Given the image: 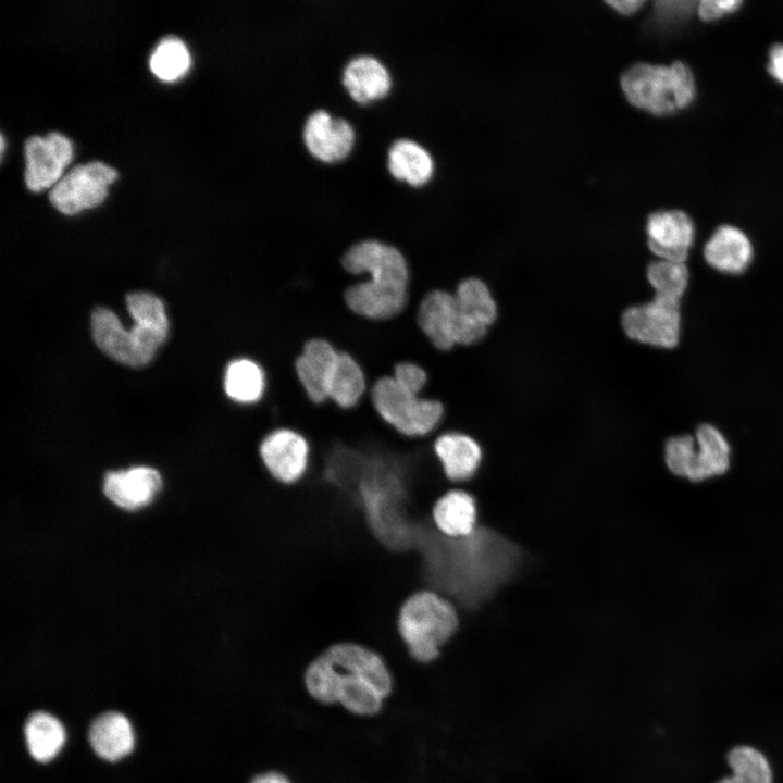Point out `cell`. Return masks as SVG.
Here are the masks:
<instances>
[{"label": "cell", "mask_w": 783, "mask_h": 783, "mask_svg": "<svg viewBox=\"0 0 783 783\" xmlns=\"http://www.w3.org/2000/svg\"><path fill=\"white\" fill-rule=\"evenodd\" d=\"M301 680L316 704L339 706L359 718L380 714L395 687L387 658L353 641L327 646L304 666Z\"/></svg>", "instance_id": "6da1fadb"}, {"label": "cell", "mask_w": 783, "mask_h": 783, "mask_svg": "<svg viewBox=\"0 0 783 783\" xmlns=\"http://www.w3.org/2000/svg\"><path fill=\"white\" fill-rule=\"evenodd\" d=\"M127 310L134 320L125 330L116 314L107 308H97L91 315L92 337L109 357L129 366L147 364L163 344L169 322L163 302L148 293H130L126 297Z\"/></svg>", "instance_id": "7a4b0ae2"}, {"label": "cell", "mask_w": 783, "mask_h": 783, "mask_svg": "<svg viewBox=\"0 0 783 783\" xmlns=\"http://www.w3.org/2000/svg\"><path fill=\"white\" fill-rule=\"evenodd\" d=\"M458 627L459 616L452 602L432 589L410 595L397 619V631L407 655L418 664L437 660Z\"/></svg>", "instance_id": "3957f363"}, {"label": "cell", "mask_w": 783, "mask_h": 783, "mask_svg": "<svg viewBox=\"0 0 783 783\" xmlns=\"http://www.w3.org/2000/svg\"><path fill=\"white\" fill-rule=\"evenodd\" d=\"M621 86L633 105L657 115L685 109L696 96L694 75L681 61L668 66L634 64L622 75Z\"/></svg>", "instance_id": "277c9868"}, {"label": "cell", "mask_w": 783, "mask_h": 783, "mask_svg": "<svg viewBox=\"0 0 783 783\" xmlns=\"http://www.w3.org/2000/svg\"><path fill=\"white\" fill-rule=\"evenodd\" d=\"M368 395L378 418L408 438L428 436L445 417L442 400L412 394L402 388L391 375L382 376L372 383Z\"/></svg>", "instance_id": "5b68a950"}, {"label": "cell", "mask_w": 783, "mask_h": 783, "mask_svg": "<svg viewBox=\"0 0 783 783\" xmlns=\"http://www.w3.org/2000/svg\"><path fill=\"white\" fill-rule=\"evenodd\" d=\"M620 324L633 341L656 348H674L681 334L680 301L654 296L647 302L626 307Z\"/></svg>", "instance_id": "8992f818"}, {"label": "cell", "mask_w": 783, "mask_h": 783, "mask_svg": "<svg viewBox=\"0 0 783 783\" xmlns=\"http://www.w3.org/2000/svg\"><path fill=\"white\" fill-rule=\"evenodd\" d=\"M452 294L456 347L482 341L498 316V304L490 288L482 278L469 276L457 283Z\"/></svg>", "instance_id": "52a82bcc"}, {"label": "cell", "mask_w": 783, "mask_h": 783, "mask_svg": "<svg viewBox=\"0 0 783 783\" xmlns=\"http://www.w3.org/2000/svg\"><path fill=\"white\" fill-rule=\"evenodd\" d=\"M340 263L351 276L362 279L411 286L410 265L406 254L396 246L375 238L361 239L350 245Z\"/></svg>", "instance_id": "ba28073f"}, {"label": "cell", "mask_w": 783, "mask_h": 783, "mask_svg": "<svg viewBox=\"0 0 783 783\" xmlns=\"http://www.w3.org/2000/svg\"><path fill=\"white\" fill-rule=\"evenodd\" d=\"M116 171L100 161L77 164L51 187L50 202L64 214H74L102 202Z\"/></svg>", "instance_id": "9c48e42d"}, {"label": "cell", "mask_w": 783, "mask_h": 783, "mask_svg": "<svg viewBox=\"0 0 783 783\" xmlns=\"http://www.w3.org/2000/svg\"><path fill=\"white\" fill-rule=\"evenodd\" d=\"M309 440L298 431L279 427L260 443L259 456L269 474L278 483L294 485L307 473Z\"/></svg>", "instance_id": "30bf717a"}, {"label": "cell", "mask_w": 783, "mask_h": 783, "mask_svg": "<svg viewBox=\"0 0 783 783\" xmlns=\"http://www.w3.org/2000/svg\"><path fill=\"white\" fill-rule=\"evenodd\" d=\"M347 308L357 316L387 322L402 315L410 304V287L364 277L344 291Z\"/></svg>", "instance_id": "8fae6325"}, {"label": "cell", "mask_w": 783, "mask_h": 783, "mask_svg": "<svg viewBox=\"0 0 783 783\" xmlns=\"http://www.w3.org/2000/svg\"><path fill=\"white\" fill-rule=\"evenodd\" d=\"M71 140L59 132L34 135L25 140V183L38 191L53 186L72 159Z\"/></svg>", "instance_id": "7c38bea8"}, {"label": "cell", "mask_w": 783, "mask_h": 783, "mask_svg": "<svg viewBox=\"0 0 783 783\" xmlns=\"http://www.w3.org/2000/svg\"><path fill=\"white\" fill-rule=\"evenodd\" d=\"M647 246L660 260L685 262L695 239L692 219L680 210L651 213L646 223Z\"/></svg>", "instance_id": "4fadbf2b"}, {"label": "cell", "mask_w": 783, "mask_h": 783, "mask_svg": "<svg viewBox=\"0 0 783 783\" xmlns=\"http://www.w3.org/2000/svg\"><path fill=\"white\" fill-rule=\"evenodd\" d=\"M339 350L327 339L307 340L295 360L298 383L314 405L328 401V389Z\"/></svg>", "instance_id": "5bb4252c"}, {"label": "cell", "mask_w": 783, "mask_h": 783, "mask_svg": "<svg viewBox=\"0 0 783 783\" xmlns=\"http://www.w3.org/2000/svg\"><path fill=\"white\" fill-rule=\"evenodd\" d=\"M303 139L314 157L333 162L349 153L355 142V129L347 120L334 117L321 109L308 116Z\"/></svg>", "instance_id": "9a60e30c"}, {"label": "cell", "mask_w": 783, "mask_h": 783, "mask_svg": "<svg viewBox=\"0 0 783 783\" xmlns=\"http://www.w3.org/2000/svg\"><path fill=\"white\" fill-rule=\"evenodd\" d=\"M415 322L438 352H449L456 348L455 299L451 290L435 288L427 291L418 303Z\"/></svg>", "instance_id": "2e32d148"}, {"label": "cell", "mask_w": 783, "mask_h": 783, "mask_svg": "<svg viewBox=\"0 0 783 783\" xmlns=\"http://www.w3.org/2000/svg\"><path fill=\"white\" fill-rule=\"evenodd\" d=\"M162 486L159 472L150 467H133L109 472L104 478V494L116 506L136 510L150 504Z\"/></svg>", "instance_id": "e0dca14e"}, {"label": "cell", "mask_w": 783, "mask_h": 783, "mask_svg": "<svg viewBox=\"0 0 783 783\" xmlns=\"http://www.w3.org/2000/svg\"><path fill=\"white\" fill-rule=\"evenodd\" d=\"M703 252L710 268L729 275L744 273L754 258L748 236L733 225L719 226L706 241Z\"/></svg>", "instance_id": "ac0fdd59"}, {"label": "cell", "mask_w": 783, "mask_h": 783, "mask_svg": "<svg viewBox=\"0 0 783 783\" xmlns=\"http://www.w3.org/2000/svg\"><path fill=\"white\" fill-rule=\"evenodd\" d=\"M433 451L446 478L462 482L478 468L482 450L478 443L461 432H445L435 437Z\"/></svg>", "instance_id": "d6986e66"}, {"label": "cell", "mask_w": 783, "mask_h": 783, "mask_svg": "<svg viewBox=\"0 0 783 783\" xmlns=\"http://www.w3.org/2000/svg\"><path fill=\"white\" fill-rule=\"evenodd\" d=\"M343 84L358 102H369L386 95L391 85L387 67L375 57L360 54L348 61Z\"/></svg>", "instance_id": "ffe728a7"}, {"label": "cell", "mask_w": 783, "mask_h": 783, "mask_svg": "<svg viewBox=\"0 0 783 783\" xmlns=\"http://www.w3.org/2000/svg\"><path fill=\"white\" fill-rule=\"evenodd\" d=\"M88 737L94 751L108 761L127 756L135 743L129 720L115 711L97 717L89 728Z\"/></svg>", "instance_id": "44dd1931"}, {"label": "cell", "mask_w": 783, "mask_h": 783, "mask_svg": "<svg viewBox=\"0 0 783 783\" xmlns=\"http://www.w3.org/2000/svg\"><path fill=\"white\" fill-rule=\"evenodd\" d=\"M432 519L438 532L449 538L469 536L476 523L475 500L464 490H447L435 501Z\"/></svg>", "instance_id": "7402d4cb"}, {"label": "cell", "mask_w": 783, "mask_h": 783, "mask_svg": "<svg viewBox=\"0 0 783 783\" xmlns=\"http://www.w3.org/2000/svg\"><path fill=\"white\" fill-rule=\"evenodd\" d=\"M695 469L692 482H701L724 474L731 464V447L725 436L712 424L703 423L695 432Z\"/></svg>", "instance_id": "603a6c76"}, {"label": "cell", "mask_w": 783, "mask_h": 783, "mask_svg": "<svg viewBox=\"0 0 783 783\" xmlns=\"http://www.w3.org/2000/svg\"><path fill=\"white\" fill-rule=\"evenodd\" d=\"M224 391L229 399L243 405H253L262 400L268 387L265 369L250 358L232 360L225 369Z\"/></svg>", "instance_id": "cb8c5ba5"}, {"label": "cell", "mask_w": 783, "mask_h": 783, "mask_svg": "<svg viewBox=\"0 0 783 783\" xmlns=\"http://www.w3.org/2000/svg\"><path fill=\"white\" fill-rule=\"evenodd\" d=\"M369 382L364 369L349 352H338L328 400L343 410L356 408L366 396Z\"/></svg>", "instance_id": "d4e9b609"}, {"label": "cell", "mask_w": 783, "mask_h": 783, "mask_svg": "<svg viewBox=\"0 0 783 783\" xmlns=\"http://www.w3.org/2000/svg\"><path fill=\"white\" fill-rule=\"evenodd\" d=\"M390 173L411 185L426 183L433 174L434 162L428 151L409 138L395 140L387 154Z\"/></svg>", "instance_id": "484cf974"}, {"label": "cell", "mask_w": 783, "mask_h": 783, "mask_svg": "<svg viewBox=\"0 0 783 783\" xmlns=\"http://www.w3.org/2000/svg\"><path fill=\"white\" fill-rule=\"evenodd\" d=\"M25 739L29 755L38 762L52 760L65 742V730L52 714L37 711L26 721Z\"/></svg>", "instance_id": "4316f807"}, {"label": "cell", "mask_w": 783, "mask_h": 783, "mask_svg": "<svg viewBox=\"0 0 783 783\" xmlns=\"http://www.w3.org/2000/svg\"><path fill=\"white\" fill-rule=\"evenodd\" d=\"M645 275L654 296L675 301H680L684 296L689 279L685 262L660 259L648 263Z\"/></svg>", "instance_id": "83f0119b"}, {"label": "cell", "mask_w": 783, "mask_h": 783, "mask_svg": "<svg viewBox=\"0 0 783 783\" xmlns=\"http://www.w3.org/2000/svg\"><path fill=\"white\" fill-rule=\"evenodd\" d=\"M728 762L733 775L718 783H772V772L768 760L753 747L733 748L728 755Z\"/></svg>", "instance_id": "f1b7e54d"}, {"label": "cell", "mask_w": 783, "mask_h": 783, "mask_svg": "<svg viewBox=\"0 0 783 783\" xmlns=\"http://www.w3.org/2000/svg\"><path fill=\"white\" fill-rule=\"evenodd\" d=\"M150 69L161 79L173 80L184 75L190 65V54L183 40L164 37L150 55Z\"/></svg>", "instance_id": "f546056e"}, {"label": "cell", "mask_w": 783, "mask_h": 783, "mask_svg": "<svg viewBox=\"0 0 783 783\" xmlns=\"http://www.w3.org/2000/svg\"><path fill=\"white\" fill-rule=\"evenodd\" d=\"M695 451V436L684 434L670 437L664 445V462L673 474L692 481Z\"/></svg>", "instance_id": "4dcf8cb0"}, {"label": "cell", "mask_w": 783, "mask_h": 783, "mask_svg": "<svg viewBox=\"0 0 783 783\" xmlns=\"http://www.w3.org/2000/svg\"><path fill=\"white\" fill-rule=\"evenodd\" d=\"M391 376L406 390L421 396L430 382L428 372L412 361H400L393 368Z\"/></svg>", "instance_id": "1f68e13d"}, {"label": "cell", "mask_w": 783, "mask_h": 783, "mask_svg": "<svg viewBox=\"0 0 783 783\" xmlns=\"http://www.w3.org/2000/svg\"><path fill=\"white\" fill-rule=\"evenodd\" d=\"M742 4L737 0H704L698 3V15L703 21L710 22L736 11Z\"/></svg>", "instance_id": "d6a6232c"}, {"label": "cell", "mask_w": 783, "mask_h": 783, "mask_svg": "<svg viewBox=\"0 0 783 783\" xmlns=\"http://www.w3.org/2000/svg\"><path fill=\"white\" fill-rule=\"evenodd\" d=\"M696 3L694 1H658L656 9L658 13L669 18H686L691 15Z\"/></svg>", "instance_id": "836d02e7"}, {"label": "cell", "mask_w": 783, "mask_h": 783, "mask_svg": "<svg viewBox=\"0 0 783 783\" xmlns=\"http://www.w3.org/2000/svg\"><path fill=\"white\" fill-rule=\"evenodd\" d=\"M767 69L776 82L783 84V44L771 47Z\"/></svg>", "instance_id": "e575fe53"}, {"label": "cell", "mask_w": 783, "mask_h": 783, "mask_svg": "<svg viewBox=\"0 0 783 783\" xmlns=\"http://www.w3.org/2000/svg\"><path fill=\"white\" fill-rule=\"evenodd\" d=\"M249 783H294L293 780L279 770H265L256 774Z\"/></svg>", "instance_id": "d590c367"}, {"label": "cell", "mask_w": 783, "mask_h": 783, "mask_svg": "<svg viewBox=\"0 0 783 783\" xmlns=\"http://www.w3.org/2000/svg\"><path fill=\"white\" fill-rule=\"evenodd\" d=\"M608 4L612 5L617 11L623 14H631L638 10L644 1L641 0H627V1H608Z\"/></svg>", "instance_id": "8d00e7d4"}]
</instances>
